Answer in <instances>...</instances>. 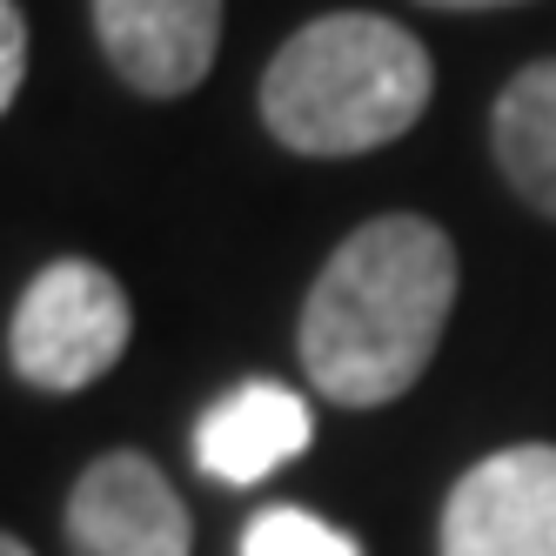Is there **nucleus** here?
<instances>
[{"mask_svg": "<svg viewBox=\"0 0 556 556\" xmlns=\"http://www.w3.org/2000/svg\"><path fill=\"white\" fill-rule=\"evenodd\" d=\"M101 54L141 101H181L222 54L228 0H88Z\"/></svg>", "mask_w": 556, "mask_h": 556, "instance_id": "6", "label": "nucleus"}, {"mask_svg": "<svg viewBox=\"0 0 556 556\" xmlns=\"http://www.w3.org/2000/svg\"><path fill=\"white\" fill-rule=\"evenodd\" d=\"M463 289L456 242L429 215H376L323 262L302 302V376L342 409L409 395Z\"/></svg>", "mask_w": 556, "mask_h": 556, "instance_id": "1", "label": "nucleus"}, {"mask_svg": "<svg viewBox=\"0 0 556 556\" xmlns=\"http://www.w3.org/2000/svg\"><path fill=\"white\" fill-rule=\"evenodd\" d=\"M435 94L429 48L389 14H323L295 27L262 74V122L289 154H369L403 141Z\"/></svg>", "mask_w": 556, "mask_h": 556, "instance_id": "2", "label": "nucleus"}, {"mask_svg": "<svg viewBox=\"0 0 556 556\" xmlns=\"http://www.w3.org/2000/svg\"><path fill=\"white\" fill-rule=\"evenodd\" d=\"M67 556H194L188 503L141 450H108L67 490Z\"/></svg>", "mask_w": 556, "mask_h": 556, "instance_id": "5", "label": "nucleus"}, {"mask_svg": "<svg viewBox=\"0 0 556 556\" xmlns=\"http://www.w3.org/2000/svg\"><path fill=\"white\" fill-rule=\"evenodd\" d=\"M21 81H27V14L21 0H0V108L21 101Z\"/></svg>", "mask_w": 556, "mask_h": 556, "instance_id": "10", "label": "nucleus"}, {"mask_svg": "<svg viewBox=\"0 0 556 556\" xmlns=\"http://www.w3.org/2000/svg\"><path fill=\"white\" fill-rule=\"evenodd\" d=\"M242 556H363L349 530L323 523L315 509H295V503H268L249 516L242 530Z\"/></svg>", "mask_w": 556, "mask_h": 556, "instance_id": "9", "label": "nucleus"}, {"mask_svg": "<svg viewBox=\"0 0 556 556\" xmlns=\"http://www.w3.org/2000/svg\"><path fill=\"white\" fill-rule=\"evenodd\" d=\"M490 141H496L503 181L523 194L536 215L556 222V61H530L496 94Z\"/></svg>", "mask_w": 556, "mask_h": 556, "instance_id": "8", "label": "nucleus"}, {"mask_svg": "<svg viewBox=\"0 0 556 556\" xmlns=\"http://www.w3.org/2000/svg\"><path fill=\"white\" fill-rule=\"evenodd\" d=\"M128 336H135V308L122 282L101 262L67 255L21 289L8 323V369L48 395H74L122 363Z\"/></svg>", "mask_w": 556, "mask_h": 556, "instance_id": "3", "label": "nucleus"}, {"mask_svg": "<svg viewBox=\"0 0 556 556\" xmlns=\"http://www.w3.org/2000/svg\"><path fill=\"white\" fill-rule=\"evenodd\" d=\"M422 8H516V0H422Z\"/></svg>", "mask_w": 556, "mask_h": 556, "instance_id": "11", "label": "nucleus"}, {"mask_svg": "<svg viewBox=\"0 0 556 556\" xmlns=\"http://www.w3.org/2000/svg\"><path fill=\"white\" fill-rule=\"evenodd\" d=\"M315 443V416L282 382H242L194 422V463L222 490H249Z\"/></svg>", "mask_w": 556, "mask_h": 556, "instance_id": "7", "label": "nucleus"}, {"mask_svg": "<svg viewBox=\"0 0 556 556\" xmlns=\"http://www.w3.org/2000/svg\"><path fill=\"white\" fill-rule=\"evenodd\" d=\"M0 556H34V549H27V536H0Z\"/></svg>", "mask_w": 556, "mask_h": 556, "instance_id": "12", "label": "nucleus"}, {"mask_svg": "<svg viewBox=\"0 0 556 556\" xmlns=\"http://www.w3.org/2000/svg\"><path fill=\"white\" fill-rule=\"evenodd\" d=\"M443 556H556V443H516L443 496Z\"/></svg>", "mask_w": 556, "mask_h": 556, "instance_id": "4", "label": "nucleus"}]
</instances>
